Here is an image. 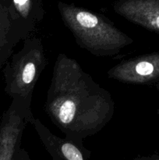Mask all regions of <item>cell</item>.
<instances>
[{
	"instance_id": "cell-1",
	"label": "cell",
	"mask_w": 159,
	"mask_h": 160,
	"mask_svg": "<svg viewBox=\"0 0 159 160\" xmlns=\"http://www.w3.org/2000/svg\"><path fill=\"white\" fill-rule=\"evenodd\" d=\"M45 110L66 137L83 142L110 121L114 102L75 59L62 53L53 67Z\"/></svg>"
},
{
	"instance_id": "cell-2",
	"label": "cell",
	"mask_w": 159,
	"mask_h": 160,
	"mask_svg": "<svg viewBox=\"0 0 159 160\" xmlns=\"http://www.w3.org/2000/svg\"><path fill=\"white\" fill-rule=\"evenodd\" d=\"M58 9L78 45L90 54L114 56L133 42L104 16L63 2H59Z\"/></svg>"
},
{
	"instance_id": "cell-3",
	"label": "cell",
	"mask_w": 159,
	"mask_h": 160,
	"mask_svg": "<svg viewBox=\"0 0 159 160\" xmlns=\"http://www.w3.org/2000/svg\"><path fill=\"white\" fill-rule=\"evenodd\" d=\"M46 64L42 41L38 38H26L17 55L12 77L13 92L18 99L31 102L34 89Z\"/></svg>"
},
{
	"instance_id": "cell-4",
	"label": "cell",
	"mask_w": 159,
	"mask_h": 160,
	"mask_svg": "<svg viewBox=\"0 0 159 160\" xmlns=\"http://www.w3.org/2000/svg\"><path fill=\"white\" fill-rule=\"evenodd\" d=\"M108 76L125 84L154 82L159 80V52L122 61L108 71Z\"/></svg>"
},
{
	"instance_id": "cell-5",
	"label": "cell",
	"mask_w": 159,
	"mask_h": 160,
	"mask_svg": "<svg viewBox=\"0 0 159 160\" xmlns=\"http://www.w3.org/2000/svg\"><path fill=\"white\" fill-rule=\"evenodd\" d=\"M34 125L42 145L55 160H85L91 156V152L84 148L82 141L75 140L65 136L61 138L53 134L38 119L34 118Z\"/></svg>"
},
{
	"instance_id": "cell-6",
	"label": "cell",
	"mask_w": 159,
	"mask_h": 160,
	"mask_svg": "<svg viewBox=\"0 0 159 160\" xmlns=\"http://www.w3.org/2000/svg\"><path fill=\"white\" fill-rule=\"evenodd\" d=\"M114 10L131 23L159 33V0H118Z\"/></svg>"
},
{
	"instance_id": "cell-7",
	"label": "cell",
	"mask_w": 159,
	"mask_h": 160,
	"mask_svg": "<svg viewBox=\"0 0 159 160\" xmlns=\"http://www.w3.org/2000/svg\"><path fill=\"white\" fill-rule=\"evenodd\" d=\"M12 2L20 25L29 35L45 15L43 0H12Z\"/></svg>"
}]
</instances>
